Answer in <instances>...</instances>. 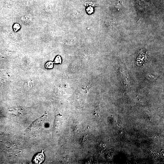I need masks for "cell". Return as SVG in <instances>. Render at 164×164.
I'll list each match as a JSON object with an SVG mask.
<instances>
[{"label": "cell", "mask_w": 164, "mask_h": 164, "mask_svg": "<svg viewBox=\"0 0 164 164\" xmlns=\"http://www.w3.org/2000/svg\"><path fill=\"white\" fill-rule=\"evenodd\" d=\"M44 155L43 151L41 153L38 154L35 157L34 161L37 164H40L43 162L44 159Z\"/></svg>", "instance_id": "obj_1"}, {"label": "cell", "mask_w": 164, "mask_h": 164, "mask_svg": "<svg viewBox=\"0 0 164 164\" xmlns=\"http://www.w3.org/2000/svg\"><path fill=\"white\" fill-rule=\"evenodd\" d=\"M20 29V26L19 23H15L13 26V29L15 32L19 30Z\"/></svg>", "instance_id": "obj_2"}, {"label": "cell", "mask_w": 164, "mask_h": 164, "mask_svg": "<svg viewBox=\"0 0 164 164\" xmlns=\"http://www.w3.org/2000/svg\"><path fill=\"white\" fill-rule=\"evenodd\" d=\"M61 58L60 56H58L55 60L54 62L55 63H61Z\"/></svg>", "instance_id": "obj_3"}, {"label": "cell", "mask_w": 164, "mask_h": 164, "mask_svg": "<svg viewBox=\"0 0 164 164\" xmlns=\"http://www.w3.org/2000/svg\"><path fill=\"white\" fill-rule=\"evenodd\" d=\"M53 63L51 62H49L46 64V67L48 68H51L53 67Z\"/></svg>", "instance_id": "obj_4"}]
</instances>
